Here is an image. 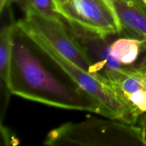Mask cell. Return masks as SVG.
I'll return each mask as SVG.
<instances>
[{
    "instance_id": "obj_6",
    "label": "cell",
    "mask_w": 146,
    "mask_h": 146,
    "mask_svg": "<svg viewBox=\"0 0 146 146\" xmlns=\"http://www.w3.org/2000/svg\"><path fill=\"white\" fill-rule=\"evenodd\" d=\"M63 20L91 61L95 74L103 76L108 81L113 80L123 65L111 53V41L108 38L111 36L88 29L64 18Z\"/></svg>"
},
{
    "instance_id": "obj_10",
    "label": "cell",
    "mask_w": 146,
    "mask_h": 146,
    "mask_svg": "<svg viewBox=\"0 0 146 146\" xmlns=\"http://www.w3.org/2000/svg\"><path fill=\"white\" fill-rule=\"evenodd\" d=\"M143 44L138 38L124 36L111 42V53L122 65L133 66L143 52Z\"/></svg>"
},
{
    "instance_id": "obj_8",
    "label": "cell",
    "mask_w": 146,
    "mask_h": 146,
    "mask_svg": "<svg viewBox=\"0 0 146 146\" xmlns=\"http://www.w3.org/2000/svg\"><path fill=\"white\" fill-rule=\"evenodd\" d=\"M118 17L122 34L146 42V5L142 0H107Z\"/></svg>"
},
{
    "instance_id": "obj_15",
    "label": "cell",
    "mask_w": 146,
    "mask_h": 146,
    "mask_svg": "<svg viewBox=\"0 0 146 146\" xmlns=\"http://www.w3.org/2000/svg\"><path fill=\"white\" fill-rule=\"evenodd\" d=\"M142 130V136L143 142L146 145V124H140L139 125Z\"/></svg>"
},
{
    "instance_id": "obj_1",
    "label": "cell",
    "mask_w": 146,
    "mask_h": 146,
    "mask_svg": "<svg viewBox=\"0 0 146 146\" xmlns=\"http://www.w3.org/2000/svg\"><path fill=\"white\" fill-rule=\"evenodd\" d=\"M49 62L16 21L10 61L11 94L56 108L89 111L108 118L101 104L71 79L58 76Z\"/></svg>"
},
{
    "instance_id": "obj_14",
    "label": "cell",
    "mask_w": 146,
    "mask_h": 146,
    "mask_svg": "<svg viewBox=\"0 0 146 146\" xmlns=\"http://www.w3.org/2000/svg\"><path fill=\"white\" fill-rule=\"evenodd\" d=\"M55 1L56 4V7H57V9H59L61 7H62L63 6L66 5L67 3L69 2L70 0H54Z\"/></svg>"
},
{
    "instance_id": "obj_3",
    "label": "cell",
    "mask_w": 146,
    "mask_h": 146,
    "mask_svg": "<svg viewBox=\"0 0 146 146\" xmlns=\"http://www.w3.org/2000/svg\"><path fill=\"white\" fill-rule=\"evenodd\" d=\"M17 24L68 78L101 104L106 111L108 118L127 123L125 108L115 96L108 79L101 75L89 74L64 58L24 19L17 21Z\"/></svg>"
},
{
    "instance_id": "obj_11",
    "label": "cell",
    "mask_w": 146,
    "mask_h": 146,
    "mask_svg": "<svg viewBox=\"0 0 146 146\" xmlns=\"http://www.w3.org/2000/svg\"><path fill=\"white\" fill-rule=\"evenodd\" d=\"M24 9L31 7L39 12L54 18H62L54 0H23Z\"/></svg>"
},
{
    "instance_id": "obj_16",
    "label": "cell",
    "mask_w": 146,
    "mask_h": 146,
    "mask_svg": "<svg viewBox=\"0 0 146 146\" xmlns=\"http://www.w3.org/2000/svg\"><path fill=\"white\" fill-rule=\"evenodd\" d=\"M138 121H139V124H146V113L142 115Z\"/></svg>"
},
{
    "instance_id": "obj_2",
    "label": "cell",
    "mask_w": 146,
    "mask_h": 146,
    "mask_svg": "<svg viewBox=\"0 0 146 146\" xmlns=\"http://www.w3.org/2000/svg\"><path fill=\"white\" fill-rule=\"evenodd\" d=\"M44 143L50 146L145 145L140 126L94 117L56 127L47 134Z\"/></svg>"
},
{
    "instance_id": "obj_9",
    "label": "cell",
    "mask_w": 146,
    "mask_h": 146,
    "mask_svg": "<svg viewBox=\"0 0 146 146\" xmlns=\"http://www.w3.org/2000/svg\"><path fill=\"white\" fill-rule=\"evenodd\" d=\"M16 21L7 23L1 27L0 35V108L7 110L11 95L9 88L12 31Z\"/></svg>"
},
{
    "instance_id": "obj_4",
    "label": "cell",
    "mask_w": 146,
    "mask_h": 146,
    "mask_svg": "<svg viewBox=\"0 0 146 146\" xmlns=\"http://www.w3.org/2000/svg\"><path fill=\"white\" fill-rule=\"evenodd\" d=\"M23 19L43 37L57 52L89 74L94 72V65L72 34L62 18L48 17L31 7L24 9Z\"/></svg>"
},
{
    "instance_id": "obj_7",
    "label": "cell",
    "mask_w": 146,
    "mask_h": 146,
    "mask_svg": "<svg viewBox=\"0 0 146 146\" xmlns=\"http://www.w3.org/2000/svg\"><path fill=\"white\" fill-rule=\"evenodd\" d=\"M109 83L125 108L127 123L135 125L146 113V71L138 66H123Z\"/></svg>"
},
{
    "instance_id": "obj_5",
    "label": "cell",
    "mask_w": 146,
    "mask_h": 146,
    "mask_svg": "<svg viewBox=\"0 0 146 146\" xmlns=\"http://www.w3.org/2000/svg\"><path fill=\"white\" fill-rule=\"evenodd\" d=\"M58 12L65 19L104 35L122 34L118 17L107 0H70Z\"/></svg>"
},
{
    "instance_id": "obj_12",
    "label": "cell",
    "mask_w": 146,
    "mask_h": 146,
    "mask_svg": "<svg viewBox=\"0 0 146 146\" xmlns=\"http://www.w3.org/2000/svg\"><path fill=\"white\" fill-rule=\"evenodd\" d=\"M23 0H0V11L2 13L4 10L7 9L11 5L16 2H22Z\"/></svg>"
},
{
    "instance_id": "obj_13",
    "label": "cell",
    "mask_w": 146,
    "mask_h": 146,
    "mask_svg": "<svg viewBox=\"0 0 146 146\" xmlns=\"http://www.w3.org/2000/svg\"><path fill=\"white\" fill-rule=\"evenodd\" d=\"M143 56L142 60L140 62L139 65L138 66V67H139L141 69L144 70V71H146V42H143Z\"/></svg>"
},
{
    "instance_id": "obj_17",
    "label": "cell",
    "mask_w": 146,
    "mask_h": 146,
    "mask_svg": "<svg viewBox=\"0 0 146 146\" xmlns=\"http://www.w3.org/2000/svg\"><path fill=\"white\" fill-rule=\"evenodd\" d=\"M142 1H143L144 3H145V5H146V0H142Z\"/></svg>"
}]
</instances>
